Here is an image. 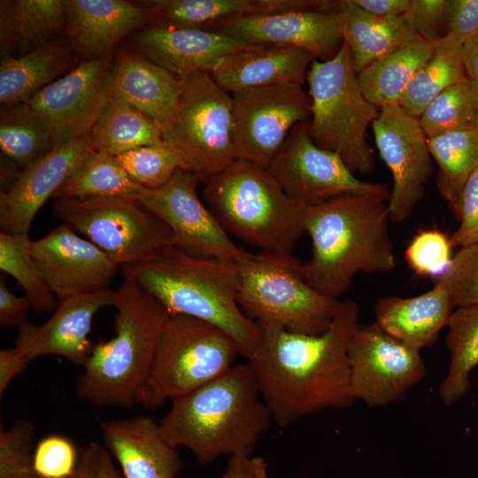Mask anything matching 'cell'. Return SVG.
I'll list each match as a JSON object with an SVG mask.
<instances>
[{
	"mask_svg": "<svg viewBox=\"0 0 478 478\" xmlns=\"http://www.w3.org/2000/svg\"><path fill=\"white\" fill-rule=\"evenodd\" d=\"M359 316L358 304L343 299L321 335L257 322L260 341L246 363L279 428L325 410L349 408L357 401L351 384L348 346Z\"/></svg>",
	"mask_w": 478,
	"mask_h": 478,
	"instance_id": "obj_1",
	"label": "cell"
},
{
	"mask_svg": "<svg viewBox=\"0 0 478 478\" xmlns=\"http://www.w3.org/2000/svg\"><path fill=\"white\" fill-rule=\"evenodd\" d=\"M171 402L159 432L173 447L189 450L200 466L224 455H252L273 421L247 363Z\"/></svg>",
	"mask_w": 478,
	"mask_h": 478,
	"instance_id": "obj_2",
	"label": "cell"
},
{
	"mask_svg": "<svg viewBox=\"0 0 478 478\" xmlns=\"http://www.w3.org/2000/svg\"><path fill=\"white\" fill-rule=\"evenodd\" d=\"M387 203L352 196L308 207L305 228L312 241V255L301 264V273L312 288L340 300L358 274H383L394 268Z\"/></svg>",
	"mask_w": 478,
	"mask_h": 478,
	"instance_id": "obj_3",
	"label": "cell"
},
{
	"mask_svg": "<svg viewBox=\"0 0 478 478\" xmlns=\"http://www.w3.org/2000/svg\"><path fill=\"white\" fill-rule=\"evenodd\" d=\"M157 298L170 314L190 316L224 331L248 358L260 341L258 323L238 303L240 271L236 261L199 258L172 246L141 263L121 266Z\"/></svg>",
	"mask_w": 478,
	"mask_h": 478,
	"instance_id": "obj_4",
	"label": "cell"
},
{
	"mask_svg": "<svg viewBox=\"0 0 478 478\" xmlns=\"http://www.w3.org/2000/svg\"><path fill=\"white\" fill-rule=\"evenodd\" d=\"M115 293V335L96 343L76 379L75 393L95 406L129 409L141 405L171 314L132 280L124 278Z\"/></svg>",
	"mask_w": 478,
	"mask_h": 478,
	"instance_id": "obj_5",
	"label": "cell"
},
{
	"mask_svg": "<svg viewBox=\"0 0 478 478\" xmlns=\"http://www.w3.org/2000/svg\"><path fill=\"white\" fill-rule=\"evenodd\" d=\"M204 202L223 229L259 252L291 256L305 233L308 207L268 170L236 158L204 181Z\"/></svg>",
	"mask_w": 478,
	"mask_h": 478,
	"instance_id": "obj_6",
	"label": "cell"
},
{
	"mask_svg": "<svg viewBox=\"0 0 478 478\" xmlns=\"http://www.w3.org/2000/svg\"><path fill=\"white\" fill-rule=\"evenodd\" d=\"M311 98L309 132L320 148L337 154L353 172L374 169L366 131L379 112L365 96L348 45L331 58L314 59L307 72Z\"/></svg>",
	"mask_w": 478,
	"mask_h": 478,
	"instance_id": "obj_7",
	"label": "cell"
},
{
	"mask_svg": "<svg viewBox=\"0 0 478 478\" xmlns=\"http://www.w3.org/2000/svg\"><path fill=\"white\" fill-rule=\"evenodd\" d=\"M236 262L238 303L248 317L300 334L318 335L328 329L341 300L312 288L293 255L246 251Z\"/></svg>",
	"mask_w": 478,
	"mask_h": 478,
	"instance_id": "obj_8",
	"label": "cell"
},
{
	"mask_svg": "<svg viewBox=\"0 0 478 478\" xmlns=\"http://www.w3.org/2000/svg\"><path fill=\"white\" fill-rule=\"evenodd\" d=\"M240 356L233 339L204 320L171 314L162 330L141 405L156 409L227 372Z\"/></svg>",
	"mask_w": 478,
	"mask_h": 478,
	"instance_id": "obj_9",
	"label": "cell"
},
{
	"mask_svg": "<svg viewBox=\"0 0 478 478\" xmlns=\"http://www.w3.org/2000/svg\"><path fill=\"white\" fill-rule=\"evenodd\" d=\"M177 105L162 127V140L184 160L183 170L204 181L236 159L232 96L209 73L180 76Z\"/></svg>",
	"mask_w": 478,
	"mask_h": 478,
	"instance_id": "obj_10",
	"label": "cell"
},
{
	"mask_svg": "<svg viewBox=\"0 0 478 478\" xmlns=\"http://www.w3.org/2000/svg\"><path fill=\"white\" fill-rule=\"evenodd\" d=\"M51 212L120 266L148 260L173 246L169 227L138 199L85 197L55 199Z\"/></svg>",
	"mask_w": 478,
	"mask_h": 478,
	"instance_id": "obj_11",
	"label": "cell"
},
{
	"mask_svg": "<svg viewBox=\"0 0 478 478\" xmlns=\"http://www.w3.org/2000/svg\"><path fill=\"white\" fill-rule=\"evenodd\" d=\"M292 199L310 207L352 196L389 201L383 184L359 180L335 153L319 147L309 132V121L293 127L266 168Z\"/></svg>",
	"mask_w": 478,
	"mask_h": 478,
	"instance_id": "obj_12",
	"label": "cell"
},
{
	"mask_svg": "<svg viewBox=\"0 0 478 478\" xmlns=\"http://www.w3.org/2000/svg\"><path fill=\"white\" fill-rule=\"evenodd\" d=\"M236 158L267 168L295 126L311 119V98L298 83L232 93Z\"/></svg>",
	"mask_w": 478,
	"mask_h": 478,
	"instance_id": "obj_13",
	"label": "cell"
},
{
	"mask_svg": "<svg viewBox=\"0 0 478 478\" xmlns=\"http://www.w3.org/2000/svg\"><path fill=\"white\" fill-rule=\"evenodd\" d=\"M351 384L356 400L369 407L404 401L423 380L420 351L393 337L375 322L356 326L348 346Z\"/></svg>",
	"mask_w": 478,
	"mask_h": 478,
	"instance_id": "obj_14",
	"label": "cell"
},
{
	"mask_svg": "<svg viewBox=\"0 0 478 478\" xmlns=\"http://www.w3.org/2000/svg\"><path fill=\"white\" fill-rule=\"evenodd\" d=\"M112 55L83 60L27 103L47 127L52 148L88 135L112 94Z\"/></svg>",
	"mask_w": 478,
	"mask_h": 478,
	"instance_id": "obj_15",
	"label": "cell"
},
{
	"mask_svg": "<svg viewBox=\"0 0 478 478\" xmlns=\"http://www.w3.org/2000/svg\"><path fill=\"white\" fill-rule=\"evenodd\" d=\"M200 180L179 169L163 186L145 189L138 200L171 230L173 246L199 258L237 261L246 251L223 229L197 193Z\"/></svg>",
	"mask_w": 478,
	"mask_h": 478,
	"instance_id": "obj_16",
	"label": "cell"
},
{
	"mask_svg": "<svg viewBox=\"0 0 478 478\" xmlns=\"http://www.w3.org/2000/svg\"><path fill=\"white\" fill-rule=\"evenodd\" d=\"M372 130L380 157L389 169L393 187L387 203L389 220H407L425 195L434 172L428 138L419 118L397 104L380 108Z\"/></svg>",
	"mask_w": 478,
	"mask_h": 478,
	"instance_id": "obj_17",
	"label": "cell"
},
{
	"mask_svg": "<svg viewBox=\"0 0 478 478\" xmlns=\"http://www.w3.org/2000/svg\"><path fill=\"white\" fill-rule=\"evenodd\" d=\"M32 256L58 301L111 290L120 266L96 244L64 224L33 241Z\"/></svg>",
	"mask_w": 478,
	"mask_h": 478,
	"instance_id": "obj_18",
	"label": "cell"
},
{
	"mask_svg": "<svg viewBox=\"0 0 478 478\" xmlns=\"http://www.w3.org/2000/svg\"><path fill=\"white\" fill-rule=\"evenodd\" d=\"M250 45L274 44L305 49L315 58H331L343 39L332 1L320 9L266 15H243L205 28Z\"/></svg>",
	"mask_w": 478,
	"mask_h": 478,
	"instance_id": "obj_19",
	"label": "cell"
},
{
	"mask_svg": "<svg viewBox=\"0 0 478 478\" xmlns=\"http://www.w3.org/2000/svg\"><path fill=\"white\" fill-rule=\"evenodd\" d=\"M95 149L88 135L53 147L0 194L2 233L28 234L36 213Z\"/></svg>",
	"mask_w": 478,
	"mask_h": 478,
	"instance_id": "obj_20",
	"label": "cell"
},
{
	"mask_svg": "<svg viewBox=\"0 0 478 478\" xmlns=\"http://www.w3.org/2000/svg\"><path fill=\"white\" fill-rule=\"evenodd\" d=\"M115 303L112 290L59 300L43 324L27 320L18 328L14 347L30 362L41 356L57 355L83 366L96 345L89 337L94 316Z\"/></svg>",
	"mask_w": 478,
	"mask_h": 478,
	"instance_id": "obj_21",
	"label": "cell"
},
{
	"mask_svg": "<svg viewBox=\"0 0 478 478\" xmlns=\"http://www.w3.org/2000/svg\"><path fill=\"white\" fill-rule=\"evenodd\" d=\"M71 49L84 60L112 55L126 35L151 24L150 12L122 0H62Z\"/></svg>",
	"mask_w": 478,
	"mask_h": 478,
	"instance_id": "obj_22",
	"label": "cell"
},
{
	"mask_svg": "<svg viewBox=\"0 0 478 478\" xmlns=\"http://www.w3.org/2000/svg\"><path fill=\"white\" fill-rule=\"evenodd\" d=\"M140 54L176 76L211 73L225 57L253 45L219 32L150 25L135 36Z\"/></svg>",
	"mask_w": 478,
	"mask_h": 478,
	"instance_id": "obj_23",
	"label": "cell"
},
{
	"mask_svg": "<svg viewBox=\"0 0 478 478\" xmlns=\"http://www.w3.org/2000/svg\"><path fill=\"white\" fill-rule=\"evenodd\" d=\"M104 447L124 478H177L183 463L151 417L135 416L99 423Z\"/></svg>",
	"mask_w": 478,
	"mask_h": 478,
	"instance_id": "obj_24",
	"label": "cell"
},
{
	"mask_svg": "<svg viewBox=\"0 0 478 478\" xmlns=\"http://www.w3.org/2000/svg\"><path fill=\"white\" fill-rule=\"evenodd\" d=\"M314 59L302 48L258 44L225 57L210 74L228 93L287 82L302 84Z\"/></svg>",
	"mask_w": 478,
	"mask_h": 478,
	"instance_id": "obj_25",
	"label": "cell"
},
{
	"mask_svg": "<svg viewBox=\"0 0 478 478\" xmlns=\"http://www.w3.org/2000/svg\"><path fill=\"white\" fill-rule=\"evenodd\" d=\"M454 307L448 292L435 283L431 289L415 297H380L374 305L375 323L420 351L436 342Z\"/></svg>",
	"mask_w": 478,
	"mask_h": 478,
	"instance_id": "obj_26",
	"label": "cell"
},
{
	"mask_svg": "<svg viewBox=\"0 0 478 478\" xmlns=\"http://www.w3.org/2000/svg\"><path fill=\"white\" fill-rule=\"evenodd\" d=\"M181 81L141 54L120 49L112 70V94L158 121L171 118L180 97Z\"/></svg>",
	"mask_w": 478,
	"mask_h": 478,
	"instance_id": "obj_27",
	"label": "cell"
},
{
	"mask_svg": "<svg viewBox=\"0 0 478 478\" xmlns=\"http://www.w3.org/2000/svg\"><path fill=\"white\" fill-rule=\"evenodd\" d=\"M332 9L357 73L400 45L420 38L405 14L373 15L350 0L332 1Z\"/></svg>",
	"mask_w": 478,
	"mask_h": 478,
	"instance_id": "obj_28",
	"label": "cell"
},
{
	"mask_svg": "<svg viewBox=\"0 0 478 478\" xmlns=\"http://www.w3.org/2000/svg\"><path fill=\"white\" fill-rule=\"evenodd\" d=\"M66 31L62 0H2L0 45L3 58L27 54Z\"/></svg>",
	"mask_w": 478,
	"mask_h": 478,
	"instance_id": "obj_29",
	"label": "cell"
},
{
	"mask_svg": "<svg viewBox=\"0 0 478 478\" xmlns=\"http://www.w3.org/2000/svg\"><path fill=\"white\" fill-rule=\"evenodd\" d=\"M70 64V48L65 42L53 40L27 54L3 58L0 65L1 104L27 103L35 93L61 77Z\"/></svg>",
	"mask_w": 478,
	"mask_h": 478,
	"instance_id": "obj_30",
	"label": "cell"
},
{
	"mask_svg": "<svg viewBox=\"0 0 478 478\" xmlns=\"http://www.w3.org/2000/svg\"><path fill=\"white\" fill-rule=\"evenodd\" d=\"M436 42L421 38L410 41L358 73L366 97L377 108L398 104L415 73L431 57Z\"/></svg>",
	"mask_w": 478,
	"mask_h": 478,
	"instance_id": "obj_31",
	"label": "cell"
},
{
	"mask_svg": "<svg viewBox=\"0 0 478 478\" xmlns=\"http://www.w3.org/2000/svg\"><path fill=\"white\" fill-rule=\"evenodd\" d=\"M88 136L96 151L115 157L163 142L162 126L158 121L114 94Z\"/></svg>",
	"mask_w": 478,
	"mask_h": 478,
	"instance_id": "obj_32",
	"label": "cell"
},
{
	"mask_svg": "<svg viewBox=\"0 0 478 478\" xmlns=\"http://www.w3.org/2000/svg\"><path fill=\"white\" fill-rule=\"evenodd\" d=\"M151 25L205 29L232 17L277 12L275 0H145Z\"/></svg>",
	"mask_w": 478,
	"mask_h": 478,
	"instance_id": "obj_33",
	"label": "cell"
},
{
	"mask_svg": "<svg viewBox=\"0 0 478 478\" xmlns=\"http://www.w3.org/2000/svg\"><path fill=\"white\" fill-rule=\"evenodd\" d=\"M428 146L438 166L437 189L457 218L464 186L478 168V129L475 126L428 138Z\"/></svg>",
	"mask_w": 478,
	"mask_h": 478,
	"instance_id": "obj_34",
	"label": "cell"
},
{
	"mask_svg": "<svg viewBox=\"0 0 478 478\" xmlns=\"http://www.w3.org/2000/svg\"><path fill=\"white\" fill-rule=\"evenodd\" d=\"M446 327L450 364L438 393L443 404L451 405L468 394L471 373L478 366V305L457 306Z\"/></svg>",
	"mask_w": 478,
	"mask_h": 478,
	"instance_id": "obj_35",
	"label": "cell"
},
{
	"mask_svg": "<svg viewBox=\"0 0 478 478\" xmlns=\"http://www.w3.org/2000/svg\"><path fill=\"white\" fill-rule=\"evenodd\" d=\"M462 47L448 34L436 42L431 57L418 70L401 96L398 104L405 112L419 118L440 93L467 78Z\"/></svg>",
	"mask_w": 478,
	"mask_h": 478,
	"instance_id": "obj_36",
	"label": "cell"
},
{
	"mask_svg": "<svg viewBox=\"0 0 478 478\" xmlns=\"http://www.w3.org/2000/svg\"><path fill=\"white\" fill-rule=\"evenodd\" d=\"M144 189L130 178L115 156L95 150L76 167L53 198L119 197L138 199Z\"/></svg>",
	"mask_w": 478,
	"mask_h": 478,
	"instance_id": "obj_37",
	"label": "cell"
},
{
	"mask_svg": "<svg viewBox=\"0 0 478 478\" xmlns=\"http://www.w3.org/2000/svg\"><path fill=\"white\" fill-rule=\"evenodd\" d=\"M0 148L19 171L52 149L47 127L27 103L1 107Z\"/></svg>",
	"mask_w": 478,
	"mask_h": 478,
	"instance_id": "obj_38",
	"label": "cell"
},
{
	"mask_svg": "<svg viewBox=\"0 0 478 478\" xmlns=\"http://www.w3.org/2000/svg\"><path fill=\"white\" fill-rule=\"evenodd\" d=\"M28 234L0 233V269L25 291L36 313L53 312L58 300L49 288L32 256Z\"/></svg>",
	"mask_w": 478,
	"mask_h": 478,
	"instance_id": "obj_39",
	"label": "cell"
},
{
	"mask_svg": "<svg viewBox=\"0 0 478 478\" xmlns=\"http://www.w3.org/2000/svg\"><path fill=\"white\" fill-rule=\"evenodd\" d=\"M478 85L469 79L440 93L419 117L427 138L476 126Z\"/></svg>",
	"mask_w": 478,
	"mask_h": 478,
	"instance_id": "obj_40",
	"label": "cell"
},
{
	"mask_svg": "<svg viewBox=\"0 0 478 478\" xmlns=\"http://www.w3.org/2000/svg\"><path fill=\"white\" fill-rule=\"evenodd\" d=\"M116 158L130 178L147 189L163 186L177 170L184 168L181 154L164 142L141 146Z\"/></svg>",
	"mask_w": 478,
	"mask_h": 478,
	"instance_id": "obj_41",
	"label": "cell"
},
{
	"mask_svg": "<svg viewBox=\"0 0 478 478\" xmlns=\"http://www.w3.org/2000/svg\"><path fill=\"white\" fill-rule=\"evenodd\" d=\"M35 428L23 419L0 432V478H39L34 468Z\"/></svg>",
	"mask_w": 478,
	"mask_h": 478,
	"instance_id": "obj_42",
	"label": "cell"
},
{
	"mask_svg": "<svg viewBox=\"0 0 478 478\" xmlns=\"http://www.w3.org/2000/svg\"><path fill=\"white\" fill-rule=\"evenodd\" d=\"M451 243L443 232L426 229L418 232L405 250V259L418 275L436 279L448 270L451 262Z\"/></svg>",
	"mask_w": 478,
	"mask_h": 478,
	"instance_id": "obj_43",
	"label": "cell"
},
{
	"mask_svg": "<svg viewBox=\"0 0 478 478\" xmlns=\"http://www.w3.org/2000/svg\"><path fill=\"white\" fill-rule=\"evenodd\" d=\"M436 284L448 292L456 307L478 305V243L459 248Z\"/></svg>",
	"mask_w": 478,
	"mask_h": 478,
	"instance_id": "obj_44",
	"label": "cell"
},
{
	"mask_svg": "<svg viewBox=\"0 0 478 478\" xmlns=\"http://www.w3.org/2000/svg\"><path fill=\"white\" fill-rule=\"evenodd\" d=\"M79 458L68 437L52 434L35 445L34 468L39 478H68L76 470Z\"/></svg>",
	"mask_w": 478,
	"mask_h": 478,
	"instance_id": "obj_45",
	"label": "cell"
},
{
	"mask_svg": "<svg viewBox=\"0 0 478 478\" xmlns=\"http://www.w3.org/2000/svg\"><path fill=\"white\" fill-rule=\"evenodd\" d=\"M447 6L448 0H410L405 14L420 38L436 42L443 36Z\"/></svg>",
	"mask_w": 478,
	"mask_h": 478,
	"instance_id": "obj_46",
	"label": "cell"
},
{
	"mask_svg": "<svg viewBox=\"0 0 478 478\" xmlns=\"http://www.w3.org/2000/svg\"><path fill=\"white\" fill-rule=\"evenodd\" d=\"M459 226L450 238L451 247L478 243V168L466 182L458 214Z\"/></svg>",
	"mask_w": 478,
	"mask_h": 478,
	"instance_id": "obj_47",
	"label": "cell"
},
{
	"mask_svg": "<svg viewBox=\"0 0 478 478\" xmlns=\"http://www.w3.org/2000/svg\"><path fill=\"white\" fill-rule=\"evenodd\" d=\"M445 34L460 44L478 35V0H448Z\"/></svg>",
	"mask_w": 478,
	"mask_h": 478,
	"instance_id": "obj_48",
	"label": "cell"
},
{
	"mask_svg": "<svg viewBox=\"0 0 478 478\" xmlns=\"http://www.w3.org/2000/svg\"><path fill=\"white\" fill-rule=\"evenodd\" d=\"M31 304L26 296L15 295L6 285L3 274L0 278V326L17 327L27 321Z\"/></svg>",
	"mask_w": 478,
	"mask_h": 478,
	"instance_id": "obj_49",
	"label": "cell"
},
{
	"mask_svg": "<svg viewBox=\"0 0 478 478\" xmlns=\"http://www.w3.org/2000/svg\"><path fill=\"white\" fill-rule=\"evenodd\" d=\"M268 466L264 458L252 455L229 457L222 478H268Z\"/></svg>",
	"mask_w": 478,
	"mask_h": 478,
	"instance_id": "obj_50",
	"label": "cell"
},
{
	"mask_svg": "<svg viewBox=\"0 0 478 478\" xmlns=\"http://www.w3.org/2000/svg\"><path fill=\"white\" fill-rule=\"evenodd\" d=\"M15 347L0 351V397H2L13 378L29 365Z\"/></svg>",
	"mask_w": 478,
	"mask_h": 478,
	"instance_id": "obj_51",
	"label": "cell"
},
{
	"mask_svg": "<svg viewBox=\"0 0 478 478\" xmlns=\"http://www.w3.org/2000/svg\"><path fill=\"white\" fill-rule=\"evenodd\" d=\"M359 9L376 16L405 14L410 0H350Z\"/></svg>",
	"mask_w": 478,
	"mask_h": 478,
	"instance_id": "obj_52",
	"label": "cell"
},
{
	"mask_svg": "<svg viewBox=\"0 0 478 478\" xmlns=\"http://www.w3.org/2000/svg\"><path fill=\"white\" fill-rule=\"evenodd\" d=\"M102 447L96 442L89 443L81 451L76 470L68 478H96Z\"/></svg>",
	"mask_w": 478,
	"mask_h": 478,
	"instance_id": "obj_53",
	"label": "cell"
},
{
	"mask_svg": "<svg viewBox=\"0 0 478 478\" xmlns=\"http://www.w3.org/2000/svg\"><path fill=\"white\" fill-rule=\"evenodd\" d=\"M462 56L467 77L478 85V35L463 45Z\"/></svg>",
	"mask_w": 478,
	"mask_h": 478,
	"instance_id": "obj_54",
	"label": "cell"
},
{
	"mask_svg": "<svg viewBox=\"0 0 478 478\" xmlns=\"http://www.w3.org/2000/svg\"><path fill=\"white\" fill-rule=\"evenodd\" d=\"M96 478H122L105 447H102L100 452Z\"/></svg>",
	"mask_w": 478,
	"mask_h": 478,
	"instance_id": "obj_55",
	"label": "cell"
},
{
	"mask_svg": "<svg viewBox=\"0 0 478 478\" xmlns=\"http://www.w3.org/2000/svg\"><path fill=\"white\" fill-rule=\"evenodd\" d=\"M476 127L478 129V114H477V120H476Z\"/></svg>",
	"mask_w": 478,
	"mask_h": 478,
	"instance_id": "obj_56",
	"label": "cell"
}]
</instances>
